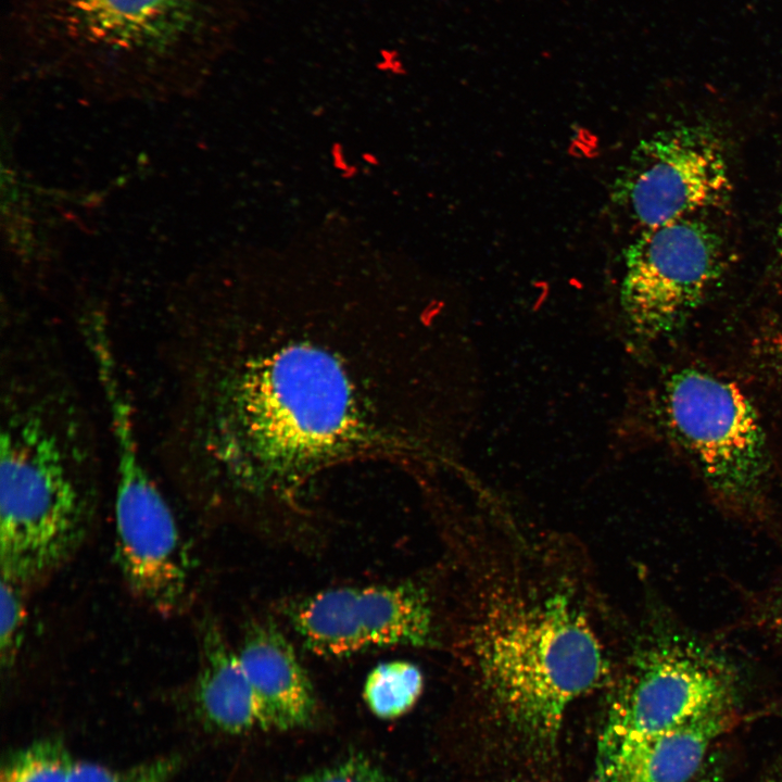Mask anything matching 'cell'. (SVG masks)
<instances>
[{
	"mask_svg": "<svg viewBox=\"0 0 782 782\" xmlns=\"http://www.w3.org/2000/svg\"><path fill=\"white\" fill-rule=\"evenodd\" d=\"M717 234L683 218L643 230L625 254L620 303L631 332L655 340L678 330L721 274Z\"/></svg>",
	"mask_w": 782,
	"mask_h": 782,
	"instance_id": "8",
	"label": "cell"
},
{
	"mask_svg": "<svg viewBox=\"0 0 782 782\" xmlns=\"http://www.w3.org/2000/svg\"><path fill=\"white\" fill-rule=\"evenodd\" d=\"M254 0H9L4 54L18 78L103 100L197 93L231 50Z\"/></svg>",
	"mask_w": 782,
	"mask_h": 782,
	"instance_id": "1",
	"label": "cell"
},
{
	"mask_svg": "<svg viewBox=\"0 0 782 782\" xmlns=\"http://www.w3.org/2000/svg\"><path fill=\"white\" fill-rule=\"evenodd\" d=\"M181 757H160L126 769H111L89 761H74L67 782H168L179 770Z\"/></svg>",
	"mask_w": 782,
	"mask_h": 782,
	"instance_id": "16",
	"label": "cell"
},
{
	"mask_svg": "<svg viewBox=\"0 0 782 782\" xmlns=\"http://www.w3.org/2000/svg\"><path fill=\"white\" fill-rule=\"evenodd\" d=\"M731 710L667 731L600 739L596 782H691L708 748L732 721Z\"/></svg>",
	"mask_w": 782,
	"mask_h": 782,
	"instance_id": "11",
	"label": "cell"
},
{
	"mask_svg": "<svg viewBox=\"0 0 782 782\" xmlns=\"http://www.w3.org/2000/svg\"><path fill=\"white\" fill-rule=\"evenodd\" d=\"M292 782H391L389 777L364 756H351L306 773Z\"/></svg>",
	"mask_w": 782,
	"mask_h": 782,
	"instance_id": "18",
	"label": "cell"
},
{
	"mask_svg": "<svg viewBox=\"0 0 782 782\" xmlns=\"http://www.w3.org/2000/svg\"><path fill=\"white\" fill-rule=\"evenodd\" d=\"M73 764L60 739H41L8 757L1 782H67Z\"/></svg>",
	"mask_w": 782,
	"mask_h": 782,
	"instance_id": "15",
	"label": "cell"
},
{
	"mask_svg": "<svg viewBox=\"0 0 782 782\" xmlns=\"http://www.w3.org/2000/svg\"><path fill=\"white\" fill-rule=\"evenodd\" d=\"M288 616L304 646L324 657L425 646L434 633L426 592L412 583L323 590L291 604Z\"/></svg>",
	"mask_w": 782,
	"mask_h": 782,
	"instance_id": "10",
	"label": "cell"
},
{
	"mask_svg": "<svg viewBox=\"0 0 782 782\" xmlns=\"http://www.w3.org/2000/svg\"><path fill=\"white\" fill-rule=\"evenodd\" d=\"M691 782H714V780H712L711 778H709V777H701V778H697V777H696V778H695L694 780H692Z\"/></svg>",
	"mask_w": 782,
	"mask_h": 782,
	"instance_id": "20",
	"label": "cell"
},
{
	"mask_svg": "<svg viewBox=\"0 0 782 782\" xmlns=\"http://www.w3.org/2000/svg\"><path fill=\"white\" fill-rule=\"evenodd\" d=\"M753 616L771 641L782 647V577L757 600Z\"/></svg>",
	"mask_w": 782,
	"mask_h": 782,
	"instance_id": "19",
	"label": "cell"
},
{
	"mask_svg": "<svg viewBox=\"0 0 782 782\" xmlns=\"http://www.w3.org/2000/svg\"><path fill=\"white\" fill-rule=\"evenodd\" d=\"M737 682L728 654L688 628L661 622L633 649L601 739L667 731L731 710Z\"/></svg>",
	"mask_w": 782,
	"mask_h": 782,
	"instance_id": "5",
	"label": "cell"
},
{
	"mask_svg": "<svg viewBox=\"0 0 782 782\" xmlns=\"http://www.w3.org/2000/svg\"><path fill=\"white\" fill-rule=\"evenodd\" d=\"M238 656L272 729L293 730L313 721V685L291 642L276 626L269 621L249 626Z\"/></svg>",
	"mask_w": 782,
	"mask_h": 782,
	"instance_id": "12",
	"label": "cell"
},
{
	"mask_svg": "<svg viewBox=\"0 0 782 782\" xmlns=\"http://www.w3.org/2000/svg\"><path fill=\"white\" fill-rule=\"evenodd\" d=\"M332 321H269V336L224 379L213 449L234 480L288 478L380 437L371 381Z\"/></svg>",
	"mask_w": 782,
	"mask_h": 782,
	"instance_id": "2",
	"label": "cell"
},
{
	"mask_svg": "<svg viewBox=\"0 0 782 782\" xmlns=\"http://www.w3.org/2000/svg\"><path fill=\"white\" fill-rule=\"evenodd\" d=\"M664 407L672 433L721 504L741 516H758L767 475L765 439L741 391L708 373L683 369L667 383Z\"/></svg>",
	"mask_w": 782,
	"mask_h": 782,
	"instance_id": "7",
	"label": "cell"
},
{
	"mask_svg": "<svg viewBox=\"0 0 782 782\" xmlns=\"http://www.w3.org/2000/svg\"><path fill=\"white\" fill-rule=\"evenodd\" d=\"M34 405L10 406L0 441L1 577L18 585L63 564L85 527L70 445Z\"/></svg>",
	"mask_w": 782,
	"mask_h": 782,
	"instance_id": "4",
	"label": "cell"
},
{
	"mask_svg": "<svg viewBox=\"0 0 782 782\" xmlns=\"http://www.w3.org/2000/svg\"><path fill=\"white\" fill-rule=\"evenodd\" d=\"M193 699L201 720L216 731L241 734L256 729L272 730L238 652L227 643L218 627L210 622L201 632Z\"/></svg>",
	"mask_w": 782,
	"mask_h": 782,
	"instance_id": "13",
	"label": "cell"
},
{
	"mask_svg": "<svg viewBox=\"0 0 782 782\" xmlns=\"http://www.w3.org/2000/svg\"><path fill=\"white\" fill-rule=\"evenodd\" d=\"M478 680L522 756L555 755L565 714L600 685L606 659L583 611L565 593L489 606L472 641Z\"/></svg>",
	"mask_w": 782,
	"mask_h": 782,
	"instance_id": "3",
	"label": "cell"
},
{
	"mask_svg": "<svg viewBox=\"0 0 782 782\" xmlns=\"http://www.w3.org/2000/svg\"><path fill=\"white\" fill-rule=\"evenodd\" d=\"M116 451L115 548L130 590L160 611L179 607L190 562L173 512L150 477L137 444L129 402L114 363L98 366Z\"/></svg>",
	"mask_w": 782,
	"mask_h": 782,
	"instance_id": "6",
	"label": "cell"
},
{
	"mask_svg": "<svg viewBox=\"0 0 782 782\" xmlns=\"http://www.w3.org/2000/svg\"><path fill=\"white\" fill-rule=\"evenodd\" d=\"M422 689L424 678L417 666L393 660L379 664L367 674L363 697L376 717L390 720L408 712Z\"/></svg>",
	"mask_w": 782,
	"mask_h": 782,
	"instance_id": "14",
	"label": "cell"
},
{
	"mask_svg": "<svg viewBox=\"0 0 782 782\" xmlns=\"http://www.w3.org/2000/svg\"><path fill=\"white\" fill-rule=\"evenodd\" d=\"M24 625V608L18 584L1 577L0 647L2 663L11 660L17 648Z\"/></svg>",
	"mask_w": 782,
	"mask_h": 782,
	"instance_id": "17",
	"label": "cell"
},
{
	"mask_svg": "<svg viewBox=\"0 0 782 782\" xmlns=\"http://www.w3.org/2000/svg\"><path fill=\"white\" fill-rule=\"evenodd\" d=\"M730 171L718 138L697 125H676L641 140L617 175L611 201L643 230L720 203Z\"/></svg>",
	"mask_w": 782,
	"mask_h": 782,
	"instance_id": "9",
	"label": "cell"
}]
</instances>
